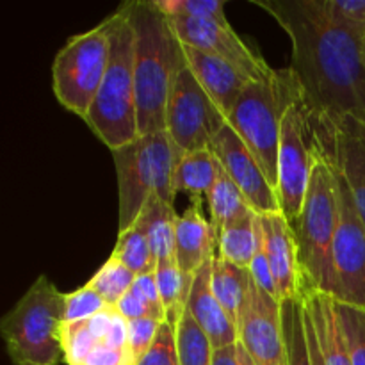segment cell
<instances>
[{"label":"cell","mask_w":365,"mask_h":365,"mask_svg":"<svg viewBox=\"0 0 365 365\" xmlns=\"http://www.w3.org/2000/svg\"><path fill=\"white\" fill-rule=\"evenodd\" d=\"M364 48H365V39H364Z\"/></svg>","instance_id":"60d3db41"},{"label":"cell","mask_w":365,"mask_h":365,"mask_svg":"<svg viewBox=\"0 0 365 365\" xmlns=\"http://www.w3.org/2000/svg\"><path fill=\"white\" fill-rule=\"evenodd\" d=\"M210 150L220 160L221 168L230 175L235 185L241 189L248 205L259 216L282 212L277 189L271 185L259 160L255 159V155L250 152L248 146L230 125L227 123L221 128L220 134L214 138Z\"/></svg>","instance_id":"5bb4252c"},{"label":"cell","mask_w":365,"mask_h":365,"mask_svg":"<svg viewBox=\"0 0 365 365\" xmlns=\"http://www.w3.org/2000/svg\"><path fill=\"white\" fill-rule=\"evenodd\" d=\"M331 166L337 182V227L331 252L335 278L334 298L339 303L365 309V227L348 182L334 163Z\"/></svg>","instance_id":"9c48e42d"},{"label":"cell","mask_w":365,"mask_h":365,"mask_svg":"<svg viewBox=\"0 0 365 365\" xmlns=\"http://www.w3.org/2000/svg\"><path fill=\"white\" fill-rule=\"evenodd\" d=\"M310 138L314 146L341 170L365 227V125L348 120L327 130L310 128Z\"/></svg>","instance_id":"9a60e30c"},{"label":"cell","mask_w":365,"mask_h":365,"mask_svg":"<svg viewBox=\"0 0 365 365\" xmlns=\"http://www.w3.org/2000/svg\"><path fill=\"white\" fill-rule=\"evenodd\" d=\"M239 344L255 365H289L282 305L252 280L237 319Z\"/></svg>","instance_id":"7c38bea8"},{"label":"cell","mask_w":365,"mask_h":365,"mask_svg":"<svg viewBox=\"0 0 365 365\" xmlns=\"http://www.w3.org/2000/svg\"><path fill=\"white\" fill-rule=\"evenodd\" d=\"M135 365H180L178 360V346H177V327L171 323H163L155 342L148 349L141 360Z\"/></svg>","instance_id":"e575fe53"},{"label":"cell","mask_w":365,"mask_h":365,"mask_svg":"<svg viewBox=\"0 0 365 365\" xmlns=\"http://www.w3.org/2000/svg\"><path fill=\"white\" fill-rule=\"evenodd\" d=\"M184 153L166 130L139 135L128 145L114 150L113 160L120 196V232L138 221L150 196H159L175 205V168Z\"/></svg>","instance_id":"8992f818"},{"label":"cell","mask_w":365,"mask_h":365,"mask_svg":"<svg viewBox=\"0 0 365 365\" xmlns=\"http://www.w3.org/2000/svg\"><path fill=\"white\" fill-rule=\"evenodd\" d=\"M109 64V36L103 24L71 36L52 63V91L57 102L84 120Z\"/></svg>","instance_id":"ba28073f"},{"label":"cell","mask_w":365,"mask_h":365,"mask_svg":"<svg viewBox=\"0 0 365 365\" xmlns=\"http://www.w3.org/2000/svg\"><path fill=\"white\" fill-rule=\"evenodd\" d=\"M302 302L307 319L316 335L324 365H351L334 296L312 289H303Z\"/></svg>","instance_id":"ffe728a7"},{"label":"cell","mask_w":365,"mask_h":365,"mask_svg":"<svg viewBox=\"0 0 365 365\" xmlns=\"http://www.w3.org/2000/svg\"><path fill=\"white\" fill-rule=\"evenodd\" d=\"M109 36V64L86 125L110 150L139 138L134 78V27L128 2L102 21Z\"/></svg>","instance_id":"3957f363"},{"label":"cell","mask_w":365,"mask_h":365,"mask_svg":"<svg viewBox=\"0 0 365 365\" xmlns=\"http://www.w3.org/2000/svg\"><path fill=\"white\" fill-rule=\"evenodd\" d=\"M175 34L182 45L220 57L245 73L250 81H264L271 77L274 68L253 52L232 29L230 24L209 20H192V18H170Z\"/></svg>","instance_id":"4fadbf2b"},{"label":"cell","mask_w":365,"mask_h":365,"mask_svg":"<svg viewBox=\"0 0 365 365\" xmlns=\"http://www.w3.org/2000/svg\"><path fill=\"white\" fill-rule=\"evenodd\" d=\"M264 246L277 285L278 303L302 299L303 274L298 260L294 228L282 212L260 216Z\"/></svg>","instance_id":"2e32d148"},{"label":"cell","mask_w":365,"mask_h":365,"mask_svg":"<svg viewBox=\"0 0 365 365\" xmlns=\"http://www.w3.org/2000/svg\"><path fill=\"white\" fill-rule=\"evenodd\" d=\"M260 237H262L260 216L252 210L220 232L217 257L250 271L253 257L259 248Z\"/></svg>","instance_id":"603a6c76"},{"label":"cell","mask_w":365,"mask_h":365,"mask_svg":"<svg viewBox=\"0 0 365 365\" xmlns=\"http://www.w3.org/2000/svg\"><path fill=\"white\" fill-rule=\"evenodd\" d=\"M282 324L289 365H312L302 299L282 303Z\"/></svg>","instance_id":"83f0119b"},{"label":"cell","mask_w":365,"mask_h":365,"mask_svg":"<svg viewBox=\"0 0 365 365\" xmlns=\"http://www.w3.org/2000/svg\"><path fill=\"white\" fill-rule=\"evenodd\" d=\"M64 314L66 294L39 274L0 321V334L13 365H57L64 360Z\"/></svg>","instance_id":"277c9868"},{"label":"cell","mask_w":365,"mask_h":365,"mask_svg":"<svg viewBox=\"0 0 365 365\" xmlns=\"http://www.w3.org/2000/svg\"><path fill=\"white\" fill-rule=\"evenodd\" d=\"M184 53L187 68L192 71L200 86L205 89L210 100L216 103L217 109L228 120L235 103L239 102V98L252 81L245 73H241L237 68L232 66L227 61L220 59V57L209 56V53L200 52V50L185 45Z\"/></svg>","instance_id":"ac0fdd59"},{"label":"cell","mask_w":365,"mask_h":365,"mask_svg":"<svg viewBox=\"0 0 365 365\" xmlns=\"http://www.w3.org/2000/svg\"><path fill=\"white\" fill-rule=\"evenodd\" d=\"M220 168V160L210 148L184 153L175 168V192H185L191 200L203 202L216 182Z\"/></svg>","instance_id":"7402d4cb"},{"label":"cell","mask_w":365,"mask_h":365,"mask_svg":"<svg viewBox=\"0 0 365 365\" xmlns=\"http://www.w3.org/2000/svg\"><path fill=\"white\" fill-rule=\"evenodd\" d=\"M178 214L173 203L164 202L159 196H150L135 223L141 225L148 237L150 248L157 264L175 260V237H177Z\"/></svg>","instance_id":"44dd1931"},{"label":"cell","mask_w":365,"mask_h":365,"mask_svg":"<svg viewBox=\"0 0 365 365\" xmlns=\"http://www.w3.org/2000/svg\"><path fill=\"white\" fill-rule=\"evenodd\" d=\"M146 307H148L150 314H152L153 319L160 321V323H166V310H164L163 302H160L159 296V287H157V278H155V271L153 273H146V274H139L135 277L134 285L130 289Z\"/></svg>","instance_id":"8d00e7d4"},{"label":"cell","mask_w":365,"mask_h":365,"mask_svg":"<svg viewBox=\"0 0 365 365\" xmlns=\"http://www.w3.org/2000/svg\"><path fill=\"white\" fill-rule=\"evenodd\" d=\"M207 203H209V212H210V223L220 234L225 227H228L234 221L241 220L242 216L252 212V207L246 202L245 195L241 189L235 185L232 180L230 175L220 168L216 182H214L212 189L207 195ZM255 212V210H253Z\"/></svg>","instance_id":"d4e9b609"},{"label":"cell","mask_w":365,"mask_h":365,"mask_svg":"<svg viewBox=\"0 0 365 365\" xmlns=\"http://www.w3.org/2000/svg\"><path fill=\"white\" fill-rule=\"evenodd\" d=\"M212 365H239L237 344L227 346V348L214 349Z\"/></svg>","instance_id":"f35d334b"},{"label":"cell","mask_w":365,"mask_h":365,"mask_svg":"<svg viewBox=\"0 0 365 365\" xmlns=\"http://www.w3.org/2000/svg\"><path fill=\"white\" fill-rule=\"evenodd\" d=\"M296 100L299 95L291 71L274 70L264 81L250 82L227 120L259 160L274 189L282 118Z\"/></svg>","instance_id":"52a82bcc"},{"label":"cell","mask_w":365,"mask_h":365,"mask_svg":"<svg viewBox=\"0 0 365 365\" xmlns=\"http://www.w3.org/2000/svg\"><path fill=\"white\" fill-rule=\"evenodd\" d=\"M107 303L91 285H82L77 291L66 294V314L64 323H81L88 321L107 309Z\"/></svg>","instance_id":"836d02e7"},{"label":"cell","mask_w":365,"mask_h":365,"mask_svg":"<svg viewBox=\"0 0 365 365\" xmlns=\"http://www.w3.org/2000/svg\"><path fill=\"white\" fill-rule=\"evenodd\" d=\"M210 271H212V260L207 262L192 278L187 312L202 328L203 334L209 337L212 348L220 349L237 344L239 334L237 324L228 317V314L225 312L214 294L212 284H210Z\"/></svg>","instance_id":"d6986e66"},{"label":"cell","mask_w":365,"mask_h":365,"mask_svg":"<svg viewBox=\"0 0 365 365\" xmlns=\"http://www.w3.org/2000/svg\"><path fill=\"white\" fill-rule=\"evenodd\" d=\"M210 284H212V291L217 302L221 303L228 317L237 324L239 312H241L242 303H245L250 292V285H252L250 271L216 255L212 259Z\"/></svg>","instance_id":"cb8c5ba5"},{"label":"cell","mask_w":365,"mask_h":365,"mask_svg":"<svg viewBox=\"0 0 365 365\" xmlns=\"http://www.w3.org/2000/svg\"><path fill=\"white\" fill-rule=\"evenodd\" d=\"M134 27V78L139 135L166 130V106L171 88L187 66L184 45L171 21L153 0H130Z\"/></svg>","instance_id":"7a4b0ae2"},{"label":"cell","mask_w":365,"mask_h":365,"mask_svg":"<svg viewBox=\"0 0 365 365\" xmlns=\"http://www.w3.org/2000/svg\"><path fill=\"white\" fill-rule=\"evenodd\" d=\"M138 274L132 273L125 264L120 260L109 257L107 262L95 273V277L88 282L109 307H116V303L127 294L134 285Z\"/></svg>","instance_id":"f546056e"},{"label":"cell","mask_w":365,"mask_h":365,"mask_svg":"<svg viewBox=\"0 0 365 365\" xmlns=\"http://www.w3.org/2000/svg\"><path fill=\"white\" fill-rule=\"evenodd\" d=\"M314 157L316 150L310 138L309 121L302 103L296 100L282 118L277 166V196L282 214L291 225H294L302 214L312 175Z\"/></svg>","instance_id":"8fae6325"},{"label":"cell","mask_w":365,"mask_h":365,"mask_svg":"<svg viewBox=\"0 0 365 365\" xmlns=\"http://www.w3.org/2000/svg\"><path fill=\"white\" fill-rule=\"evenodd\" d=\"M291 39V71L314 130L365 125L364 38L334 24L321 0H253Z\"/></svg>","instance_id":"6da1fadb"},{"label":"cell","mask_w":365,"mask_h":365,"mask_svg":"<svg viewBox=\"0 0 365 365\" xmlns=\"http://www.w3.org/2000/svg\"><path fill=\"white\" fill-rule=\"evenodd\" d=\"M110 257L125 264L138 277L153 273L157 269V260L153 257L152 248H150L148 237H146L145 230L139 223L132 225L123 234H118V242Z\"/></svg>","instance_id":"4316f807"},{"label":"cell","mask_w":365,"mask_h":365,"mask_svg":"<svg viewBox=\"0 0 365 365\" xmlns=\"http://www.w3.org/2000/svg\"><path fill=\"white\" fill-rule=\"evenodd\" d=\"M114 309H116V312L120 314V316L123 317L127 323L128 321L141 319V317H152L148 307H146L145 303H143L141 299H139L132 291H128L127 294H125L123 298L116 303V307H114Z\"/></svg>","instance_id":"74e56055"},{"label":"cell","mask_w":365,"mask_h":365,"mask_svg":"<svg viewBox=\"0 0 365 365\" xmlns=\"http://www.w3.org/2000/svg\"><path fill=\"white\" fill-rule=\"evenodd\" d=\"M321 6L334 24L365 39V0H321Z\"/></svg>","instance_id":"d6a6232c"},{"label":"cell","mask_w":365,"mask_h":365,"mask_svg":"<svg viewBox=\"0 0 365 365\" xmlns=\"http://www.w3.org/2000/svg\"><path fill=\"white\" fill-rule=\"evenodd\" d=\"M237 359H239V365H255L239 342H237Z\"/></svg>","instance_id":"ab89813d"},{"label":"cell","mask_w":365,"mask_h":365,"mask_svg":"<svg viewBox=\"0 0 365 365\" xmlns=\"http://www.w3.org/2000/svg\"><path fill=\"white\" fill-rule=\"evenodd\" d=\"M153 2L168 18L182 16L230 24L225 14L223 0H153Z\"/></svg>","instance_id":"4dcf8cb0"},{"label":"cell","mask_w":365,"mask_h":365,"mask_svg":"<svg viewBox=\"0 0 365 365\" xmlns=\"http://www.w3.org/2000/svg\"><path fill=\"white\" fill-rule=\"evenodd\" d=\"M312 175L294 228L303 289L334 296V237L337 227V182L331 163L314 146Z\"/></svg>","instance_id":"5b68a950"},{"label":"cell","mask_w":365,"mask_h":365,"mask_svg":"<svg viewBox=\"0 0 365 365\" xmlns=\"http://www.w3.org/2000/svg\"><path fill=\"white\" fill-rule=\"evenodd\" d=\"M160 327H163V323L153 319V317H141V319L128 321V349H130L135 364L152 348Z\"/></svg>","instance_id":"d590c367"},{"label":"cell","mask_w":365,"mask_h":365,"mask_svg":"<svg viewBox=\"0 0 365 365\" xmlns=\"http://www.w3.org/2000/svg\"><path fill=\"white\" fill-rule=\"evenodd\" d=\"M200 200H191V205L178 216L175 237V262L182 273L195 277L207 262L217 255L220 234L203 214Z\"/></svg>","instance_id":"e0dca14e"},{"label":"cell","mask_w":365,"mask_h":365,"mask_svg":"<svg viewBox=\"0 0 365 365\" xmlns=\"http://www.w3.org/2000/svg\"><path fill=\"white\" fill-rule=\"evenodd\" d=\"M155 278L160 302L166 310L168 323L177 327L178 321L187 310L189 294H191L192 278L195 277L182 273L175 260H166V262L157 264Z\"/></svg>","instance_id":"484cf974"},{"label":"cell","mask_w":365,"mask_h":365,"mask_svg":"<svg viewBox=\"0 0 365 365\" xmlns=\"http://www.w3.org/2000/svg\"><path fill=\"white\" fill-rule=\"evenodd\" d=\"M335 305H337V316L349 349L351 365H365V309L339 303L337 299H335Z\"/></svg>","instance_id":"1f68e13d"},{"label":"cell","mask_w":365,"mask_h":365,"mask_svg":"<svg viewBox=\"0 0 365 365\" xmlns=\"http://www.w3.org/2000/svg\"><path fill=\"white\" fill-rule=\"evenodd\" d=\"M227 125L216 103L187 66L180 70L166 106V132L182 153L210 148Z\"/></svg>","instance_id":"30bf717a"},{"label":"cell","mask_w":365,"mask_h":365,"mask_svg":"<svg viewBox=\"0 0 365 365\" xmlns=\"http://www.w3.org/2000/svg\"><path fill=\"white\" fill-rule=\"evenodd\" d=\"M177 346L180 365H212V344L187 310L177 324Z\"/></svg>","instance_id":"f1b7e54d"}]
</instances>
